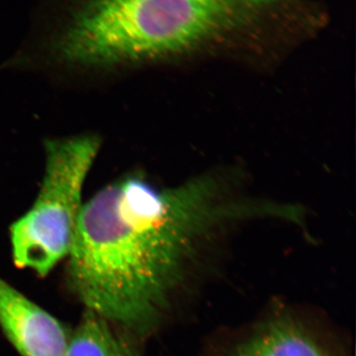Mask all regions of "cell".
I'll use <instances>...</instances> for the list:
<instances>
[{
  "mask_svg": "<svg viewBox=\"0 0 356 356\" xmlns=\"http://www.w3.org/2000/svg\"><path fill=\"white\" fill-rule=\"evenodd\" d=\"M99 147L95 136L46 143V172L38 197L10 228L16 266L44 276L69 257L84 181Z\"/></svg>",
  "mask_w": 356,
  "mask_h": 356,
  "instance_id": "obj_3",
  "label": "cell"
},
{
  "mask_svg": "<svg viewBox=\"0 0 356 356\" xmlns=\"http://www.w3.org/2000/svg\"><path fill=\"white\" fill-rule=\"evenodd\" d=\"M236 356H327L311 337L293 327H273L255 337Z\"/></svg>",
  "mask_w": 356,
  "mask_h": 356,
  "instance_id": "obj_5",
  "label": "cell"
},
{
  "mask_svg": "<svg viewBox=\"0 0 356 356\" xmlns=\"http://www.w3.org/2000/svg\"><path fill=\"white\" fill-rule=\"evenodd\" d=\"M214 181L159 189L140 178L105 187L84 204L70 252L72 291L107 322L149 324L163 306L194 243L210 224L238 214Z\"/></svg>",
  "mask_w": 356,
  "mask_h": 356,
  "instance_id": "obj_1",
  "label": "cell"
},
{
  "mask_svg": "<svg viewBox=\"0 0 356 356\" xmlns=\"http://www.w3.org/2000/svg\"><path fill=\"white\" fill-rule=\"evenodd\" d=\"M64 356H131L111 332L108 322L86 312L76 332L70 337Z\"/></svg>",
  "mask_w": 356,
  "mask_h": 356,
  "instance_id": "obj_6",
  "label": "cell"
},
{
  "mask_svg": "<svg viewBox=\"0 0 356 356\" xmlns=\"http://www.w3.org/2000/svg\"><path fill=\"white\" fill-rule=\"evenodd\" d=\"M282 0H83L58 35L65 62L110 65L191 50L254 24Z\"/></svg>",
  "mask_w": 356,
  "mask_h": 356,
  "instance_id": "obj_2",
  "label": "cell"
},
{
  "mask_svg": "<svg viewBox=\"0 0 356 356\" xmlns=\"http://www.w3.org/2000/svg\"><path fill=\"white\" fill-rule=\"evenodd\" d=\"M0 325L22 356H64L69 344L60 321L1 277Z\"/></svg>",
  "mask_w": 356,
  "mask_h": 356,
  "instance_id": "obj_4",
  "label": "cell"
}]
</instances>
